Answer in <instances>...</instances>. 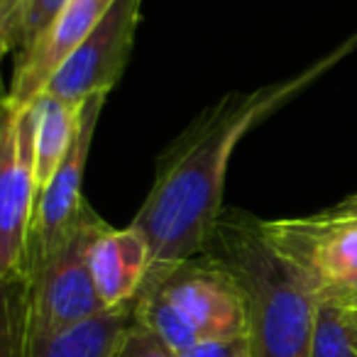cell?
<instances>
[{
	"mask_svg": "<svg viewBox=\"0 0 357 357\" xmlns=\"http://www.w3.org/2000/svg\"><path fill=\"white\" fill-rule=\"evenodd\" d=\"M355 50L357 32L301 74L250 93H228L194 120L162 159L152 189L132 220V228L149 245L154 272L206 252L223 215L225 174L238 142L259 120L289 103L318 76H326Z\"/></svg>",
	"mask_w": 357,
	"mask_h": 357,
	"instance_id": "obj_1",
	"label": "cell"
},
{
	"mask_svg": "<svg viewBox=\"0 0 357 357\" xmlns=\"http://www.w3.org/2000/svg\"><path fill=\"white\" fill-rule=\"evenodd\" d=\"M206 252L225 264L248 306L252 357H311L321 294L259 230V220L223 211Z\"/></svg>",
	"mask_w": 357,
	"mask_h": 357,
	"instance_id": "obj_2",
	"label": "cell"
},
{
	"mask_svg": "<svg viewBox=\"0 0 357 357\" xmlns=\"http://www.w3.org/2000/svg\"><path fill=\"white\" fill-rule=\"evenodd\" d=\"M105 228L108 223H103L89 206L71 238L22 274L27 298V345L50 340L56 333L108 311L96 291L89 267L91 245Z\"/></svg>",
	"mask_w": 357,
	"mask_h": 357,
	"instance_id": "obj_3",
	"label": "cell"
},
{
	"mask_svg": "<svg viewBox=\"0 0 357 357\" xmlns=\"http://www.w3.org/2000/svg\"><path fill=\"white\" fill-rule=\"evenodd\" d=\"M262 235L313 282L321 298L357 296V213L333 208L311 218L259 220Z\"/></svg>",
	"mask_w": 357,
	"mask_h": 357,
	"instance_id": "obj_4",
	"label": "cell"
},
{
	"mask_svg": "<svg viewBox=\"0 0 357 357\" xmlns=\"http://www.w3.org/2000/svg\"><path fill=\"white\" fill-rule=\"evenodd\" d=\"M144 282L162 289L199 342L248 335L243 289L213 255L204 252L172 269H152Z\"/></svg>",
	"mask_w": 357,
	"mask_h": 357,
	"instance_id": "obj_5",
	"label": "cell"
},
{
	"mask_svg": "<svg viewBox=\"0 0 357 357\" xmlns=\"http://www.w3.org/2000/svg\"><path fill=\"white\" fill-rule=\"evenodd\" d=\"M0 128V279L22 277L37 204L35 115L32 105L3 103Z\"/></svg>",
	"mask_w": 357,
	"mask_h": 357,
	"instance_id": "obj_6",
	"label": "cell"
},
{
	"mask_svg": "<svg viewBox=\"0 0 357 357\" xmlns=\"http://www.w3.org/2000/svg\"><path fill=\"white\" fill-rule=\"evenodd\" d=\"M105 96L108 93H96L81 103L74 142H71L69 152L54 172V176L37 191L22 274L40 259L56 252L71 238V233L79 228L81 218L89 211V204H86L81 189H84L86 162H89L91 142H93V132L96 125H98L100 110H103Z\"/></svg>",
	"mask_w": 357,
	"mask_h": 357,
	"instance_id": "obj_7",
	"label": "cell"
},
{
	"mask_svg": "<svg viewBox=\"0 0 357 357\" xmlns=\"http://www.w3.org/2000/svg\"><path fill=\"white\" fill-rule=\"evenodd\" d=\"M142 0H110L93 30L52 76L45 93L81 105L96 93H110L135 45Z\"/></svg>",
	"mask_w": 357,
	"mask_h": 357,
	"instance_id": "obj_8",
	"label": "cell"
},
{
	"mask_svg": "<svg viewBox=\"0 0 357 357\" xmlns=\"http://www.w3.org/2000/svg\"><path fill=\"white\" fill-rule=\"evenodd\" d=\"M108 6L110 0H71L64 13L50 25V30L20 54L6 103L13 108H27L35 103L45 93L52 76L89 37Z\"/></svg>",
	"mask_w": 357,
	"mask_h": 357,
	"instance_id": "obj_9",
	"label": "cell"
},
{
	"mask_svg": "<svg viewBox=\"0 0 357 357\" xmlns=\"http://www.w3.org/2000/svg\"><path fill=\"white\" fill-rule=\"evenodd\" d=\"M3 321V357H118L130 326L135 323V301L123 308L103 311L89 321L27 345L25 323L17 313Z\"/></svg>",
	"mask_w": 357,
	"mask_h": 357,
	"instance_id": "obj_10",
	"label": "cell"
},
{
	"mask_svg": "<svg viewBox=\"0 0 357 357\" xmlns=\"http://www.w3.org/2000/svg\"><path fill=\"white\" fill-rule=\"evenodd\" d=\"M89 267L100 301L113 311L135 301L152 269V252L137 228L115 230L108 225L91 245Z\"/></svg>",
	"mask_w": 357,
	"mask_h": 357,
	"instance_id": "obj_11",
	"label": "cell"
},
{
	"mask_svg": "<svg viewBox=\"0 0 357 357\" xmlns=\"http://www.w3.org/2000/svg\"><path fill=\"white\" fill-rule=\"evenodd\" d=\"M81 105L61 100L56 96L42 93L32 103L35 115V169H37V191L54 176L59 164L64 162L76 128H79Z\"/></svg>",
	"mask_w": 357,
	"mask_h": 357,
	"instance_id": "obj_12",
	"label": "cell"
},
{
	"mask_svg": "<svg viewBox=\"0 0 357 357\" xmlns=\"http://www.w3.org/2000/svg\"><path fill=\"white\" fill-rule=\"evenodd\" d=\"M347 301L321 298L311 357H357L347 333Z\"/></svg>",
	"mask_w": 357,
	"mask_h": 357,
	"instance_id": "obj_13",
	"label": "cell"
},
{
	"mask_svg": "<svg viewBox=\"0 0 357 357\" xmlns=\"http://www.w3.org/2000/svg\"><path fill=\"white\" fill-rule=\"evenodd\" d=\"M71 0H25L15 17V25L8 32V37H3V52L17 50L27 52L47 30L56 17L64 13V8Z\"/></svg>",
	"mask_w": 357,
	"mask_h": 357,
	"instance_id": "obj_14",
	"label": "cell"
},
{
	"mask_svg": "<svg viewBox=\"0 0 357 357\" xmlns=\"http://www.w3.org/2000/svg\"><path fill=\"white\" fill-rule=\"evenodd\" d=\"M118 357H178V355L157 335V333H152L147 326H142V323L135 318L128 335H125Z\"/></svg>",
	"mask_w": 357,
	"mask_h": 357,
	"instance_id": "obj_15",
	"label": "cell"
},
{
	"mask_svg": "<svg viewBox=\"0 0 357 357\" xmlns=\"http://www.w3.org/2000/svg\"><path fill=\"white\" fill-rule=\"evenodd\" d=\"M178 357H252L250 342L245 337H228V340H201L189 350L178 352Z\"/></svg>",
	"mask_w": 357,
	"mask_h": 357,
	"instance_id": "obj_16",
	"label": "cell"
},
{
	"mask_svg": "<svg viewBox=\"0 0 357 357\" xmlns=\"http://www.w3.org/2000/svg\"><path fill=\"white\" fill-rule=\"evenodd\" d=\"M22 3H25V0H0V40L8 37V32L13 30Z\"/></svg>",
	"mask_w": 357,
	"mask_h": 357,
	"instance_id": "obj_17",
	"label": "cell"
},
{
	"mask_svg": "<svg viewBox=\"0 0 357 357\" xmlns=\"http://www.w3.org/2000/svg\"><path fill=\"white\" fill-rule=\"evenodd\" d=\"M347 333H350V340L357 350V308L347 306Z\"/></svg>",
	"mask_w": 357,
	"mask_h": 357,
	"instance_id": "obj_18",
	"label": "cell"
},
{
	"mask_svg": "<svg viewBox=\"0 0 357 357\" xmlns=\"http://www.w3.org/2000/svg\"><path fill=\"white\" fill-rule=\"evenodd\" d=\"M337 208H342V211H350V213H357V196H352V199H347V201H342Z\"/></svg>",
	"mask_w": 357,
	"mask_h": 357,
	"instance_id": "obj_19",
	"label": "cell"
},
{
	"mask_svg": "<svg viewBox=\"0 0 357 357\" xmlns=\"http://www.w3.org/2000/svg\"><path fill=\"white\" fill-rule=\"evenodd\" d=\"M350 306H355V308H357V296H355V298H352V301H350Z\"/></svg>",
	"mask_w": 357,
	"mask_h": 357,
	"instance_id": "obj_20",
	"label": "cell"
}]
</instances>
